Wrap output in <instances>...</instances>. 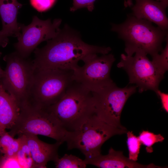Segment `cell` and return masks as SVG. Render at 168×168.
<instances>
[{"label": "cell", "instance_id": "cell-17", "mask_svg": "<svg viewBox=\"0 0 168 168\" xmlns=\"http://www.w3.org/2000/svg\"><path fill=\"white\" fill-rule=\"evenodd\" d=\"M21 145L16 156L21 168H34L33 162L30 150L24 134L18 135Z\"/></svg>", "mask_w": 168, "mask_h": 168}, {"label": "cell", "instance_id": "cell-18", "mask_svg": "<svg viewBox=\"0 0 168 168\" xmlns=\"http://www.w3.org/2000/svg\"><path fill=\"white\" fill-rule=\"evenodd\" d=\"M57 168H85L86 164L84 160L71 154H65L55 162Z\"/></svg>", "mask_w": 168, "mask_h": 168}, {"label": "cell", "instance_id": "cell-7", "mask_svg": "<svg viewBox=\"0 0 168 168\" xmlns=\"http://www.w3.org/2000/svg\"><path fill=\"white\" fill-rule=\"evenodd\" d=\"M6 63L0 83L15 100L19 107L26 102L35 71L32 61L15 51L3 58Z\"/></svg>", "mask_w": 168, "mask_h": 168}, {"label": "cell", "instance_id": "cell-14", "mask_svg": "<svg viewBox=\"0 0 168 168\" xmlns=\"http://www.w3.org/2000/svg\"><path fill=\"white\" fill-rule=\"evenodd\" d=\"M87 165L90 164L100 168H161L153 164H141L125 156L122 152L116 151L110 147L108 153L101 154L91 159L84 160Z\"/></svg>", "mask_w": 168, "mask_h": 168}, {"label": "cell", "instance_id": "cell-12", "mask_svg": "<svg viewBox=\"0 0 168 168\" xmlns=\"http://www.w3.org/2000/svg\"><path fill=\"white\" fill-rule=\"evenodd\" d=\"M23 134L30 151L34 168H46L48 162H55L59 158L58 150L62 142H56L53 144H49L40 140L36 135Z\"/></svg>", "mask_w": 168, "mask_h": 168}, {"label": "cell", "instance_id": "cell-6", "mask_svg": "<svg viewBox=\"0 0 168 168\" xmlns=\"http://www.w3.org/2000/svg\"><path fill=\"white\" fill-rule=\"evenodd\" d=\"M127 129L110 125L100 119L94 113L78 129L70 132L66 142L67 149H77L84 155L85 160L101 154L104 143L112 136L126 133Z\"/></svg>", "mask_w": 168, "mask_h": 168}, {"label": "cell", "instance_id": "cell-13", "mask_svg": "<svg viewBox=\"0 0 168 168\" xmlns=\"http://www.w3.org/2000/svg\"><path fill=\"white\" fill-rule=\"evenodd\" d=\"M132 8L133 15L140 19L147 20L157 25L163 30H167L168 19L166 8L161 2L154 0H135Z\"/></svg>", "mask_w": 168, "mask_h": 168}, {"label": "cell", "instance_id": "cell-25", "mask_svg": "<svg viewBox=\"0 0 168 168\" xmlns=\"http://www.w3.org/2000/svg\"><path fill=\"white\" fill-rule=\"evenodd\" d=\"M96 0H73V5L70 11L74 12L78 9L87 8L89 11L91 12L94 8V3Z\"/></svg>", "mask_w": 168, "mask_h": 168}, {"label": "cell", "instance_id": "cell-24", "mask_svg": "<svg viewBox=\"0 0 168 168\" xmlns=\"http://www.w3.org/2000/svg\"><path fill=\"white\" fill-rule=\"evenodd\" d=\"M15 138L6 131L0 135V153L5 155Z\"/></svg>", "mask_w": 168, "mask_h": 168}, {"label": "cell", "instance_id": "cell-31", "mask_svg": "<svg viewBox=\"0 0 168 168\" xmlns=\"http://www.w3.org/2000/svg\"><path fill=\"white\" fill-rule=\"evenodd\" d=\"M156 1L161 2L166 7L168 6V0H156Z\"/></svg>", "mask_w": 168, "mask_h": 168}, {"label": "cell", "instance_id": "cell-10", "mask_svg": "<svg viewBox=\"0 0 168 168\" xmlns=\"http://www.w3.org/2000/svg\"><path fill=\"white\" fill-rule=\"evenodd\" d=\"M93 54L82 60L84 64L73 71V80L92 91L96 92L114 82L110 76L112 64L115 60L112 54L98 56Z\"/></svg>", "mask_w": 168, "mask_h": 168}, {"label": "cell", "instance_id": "cell-15", "mask_svg": "<svg viewBox=\"0 0 168 168\" xmlns=\"http://www.w3.org/2000/svg\"><path fill=\"white\" fill-rule=\"evenodd\" d=\"M22 6L17 0H0V16L2 26L0 35L7 37L19 36L21 24L17 22V17Z\"/></svg>", "mask_w": 168, "mask_h": 168}, {"label": "cell", "instance_id": "cell-30", "mask_svg": "<svg viewBox=\"0 0 168 168\" xmlns=\"http://www.w3.org/2000/svg\"><path fill=\"white\" fill-rule=\"evenodd\" d=\"M2 54V53L0 52V57L1 56ZM4 70H2L0 67V82H1L2 78L4 76Z\"/></svg>", "mask_w": 168, "mask_h": 168}, {"label": "cell", "instance_id": "cell-8", "mask_svg": "<svg viewBox=\"0 0 168 168\" xmlns=\"http://www.w3.org/2000/svg\"><path fill=\"white\" fill-rule=\"evenodd\" d=\"M135 85L119 88L113 82L93 92L95 114L101 120L114 127L126 129L120 123L121 113L129 97L136 91Z\"/></svg>", "mask_w": 168, "mask_h": 168}, {"label": "cell", "instance_id": "cell-9", "mask_svg": "<svg viewBox=\"0 0 168 168\" xmlns=\"http://www.w3.org/2000/svg\"><path fill=\"white\" fill-rule=\"evenodd\" d=\"M135 53L134 56L121 54L117 67L125 71L128 76L129 83L134 84L139 92L151 90L156 93L164 76L158 71L145 52L138 50Z\"/></svg>", "mask_w": 168, "mask_h": 168}, {"label": "cell", "instance_id": "cell-5", "mask_svg": "<svg viewBox=\"0 0 168 168\" xmlns=\"http://www.w3.org/2000/svg\"><path fill=\"white\" fill-rule=\"evenodd\" d=\"M73 71L35 69L26 102L47 108L55 104L64 96L73 81Z\"/></svg>", "mask_w": 168, "mask_h": 168}, {"label": "cell", "instance_id": "cell-27", "mask_svg": "<svg viewBox=\"0 0 168 168\" xmlns=\"http://www.w3.org/2000/svg\"><path fill=\"white\" fill-rule=\"evenodd\" d=\"M161 100L162 107L167 113L168 112V94L161 92L159 89L156 92Z\"/></svg>", "mask_w": 168, "mask_h": 168}, {"label": "cell", "instance_id": "cell-26", "mask_svg": "<svg viewBox=\"0 0 168 168\" xmlns=\"http://www.w3.org/2000/svg\"><path fill=\"white\" fill-rule=\"evenodd\" d=\"M21 145V138L18 136L17 138L15 139L6 154L4 155L10 157L16 156L20 149Z\"/></svg>", "mask_w": 168, "mask_h": 168}, {"label": "cell", "instance_id": "cell-28", "mask_svg": "<svg viewBox=\"0 0 168 168\" xmlns=\"http://www.w3.org/2000/svg\"><path fill=\"white\" fill-rule=\"evenodd\" d=\"M9 40L7 37L0 35V46L2 47H5L8 44Z\"/></svg>", "mask_w": 168, "mask_h": 168}, {"label": "cell", "instance_id": "cell-20", "mask_svg": "<svg viewBox=\"0 0 168 168\" xmlns=\"http://www.w3.org/2000/svg\"><path fill=\"white\" fill-rule=\"evenodd\" d=\"M168 35L166 39V44L164 49L161 51V53L157 54L152 57L153 64L162 75L168 69Z\"/></svg>", "mask_w": 168, "mask_h": 168}, {"label": "cell", "instance_id": "cell-11", "mask_svg": "<svg viewBox=\"0 0 168 168\" xmlns=\"http://www.w3.org/2000/svg\"><path fill=\"white\" fill-rule=\"evenodd\" d=\"M61 22L60 19L52 22L50 19L43 20L34 16L29 25L21 24L18 41L14 45L16 51L22 57L28 58L40 43L51 40L58 34Z\"/></svg>", "mask_w": 168, "mask_h": 168}, {"label": "cell", "instance_id": "cell-19", "mask_svg": "<svg viewBox=\"0 0 168 168\" xmlns=\"http://www.w3.org/2000/svg\"><path fill=\"white\" fill-rule=\"evenodd\" d=\"M142 144L146 146V150L148 153L153 152V145L156 143L162 142L165 138L160 134H155L148 131L142 130L139 133L138 136Z\"/></svg>", "mask_w": 168, "mask_h": 168}, {"label": "cell", "instance_id": "cell-29", "mask_svg": "<svg viewBox=\"0 0 168 168\" xmlns=\"http://www.w3.org/2000/svg\"><path fill=\"white\" fill-rule=\"evenodd\" d=\"M133 4L132 0H124V6L125 7H131Z\"/></svg>", "mask_w": 168, "mask_h": 168}, {"label": "cell", "instance_id": "cell-2", "mask_svg": "<svg viewBox=\"0 0 168 168\" xmlns=\"http://www.w3.org/2000/svg\"><path fill=\"white\" fill-rule=\"evenodd\" d=\"M48 108L65 130L75 131L94 113L93 92L73 80L63 97Z\"/></svg>", "mask_w": 168, "mask_h": 168}, {"label": "cell", "instance_id": "cell-22", "mask_svg": "<svg viewBox=\"0 0 168 168\" xmlns=\"http://www.w3.org/2000/svg\"><path fill=\"white\" fill-rule=\"evenodd\" d=\"M31 6L40 12L46 11L50 8L56 0H30Z\"/></svg>", "mask_w": 168, "mask_h": 168}, {"label": "cell", "instance_id": "cell-1", "mask_svg": "<svg viewBox=\"0 0 168 168\" xmlns=\"http://www.w3.org/2000/svg\"><path fill=\"white\" fill-rule=\"evenodd\" d=\"M111 50L110 47L85 43L77 32L66 25L55 37L47 41L44 47L35 49L32 62L36 69L73 71L79 66L78 62L88 55L93 54H107Z\"/></svg>", "mask_w": 168, "mask_h": 168}, {"label": "cell", "instance_id": "cell-16", "mask_svg": "<svg viewBox=\"0 0 168 168\" xmlns=\"http://www.w3.org/2000/svg\"><path fill=\"white\" fill-rule=\"evenodd\" d=\"M20 108L13 98L0 83V135L10 129L19 115Z\"/></svg>", "mask_w": 168, "mask_h": 168}, {"label": "cell", "instance_id": "cell-23", "mask_svg": "<svg viewBox=\"0 0 168 168\" xmlns=\"http://www.w3.org/2000/svg\"><path fill=\"white\" fill-rule=\"evenodd\" d=\"M0 168H21L16 156L10 157L0 153Z\"/></svg>", "mask_w": 168, "mask_h": 168}, {"label": "cell", "instance_id": "cell-3", "mask_svg": "<svg viewBox=\"0 0 168 168\" xmlns=\"http://www.w3.org/2000/svg\"><path fill=\"white\" fill-rule=\"evenodd\" d=\"M111 30L124 41L125 51L128 56H132L138 50L152 57L158 54L162 50V42L168 35L167 30H163L154 26L152 22L133 15L128 16L122 24H112Z\"/></svg>", "mask_w": 168, "mask_h": 168}, {"label": "cell", "instance_id": "cell-21", "mask_svg": "<svg viewBox=\"0 0 168 168\" xmlns=\"http://www.w3.org/2000/svg\"><path fill=\"white\" fill-rule=\"evenodd\" d=\"M127 144L128 150V158L134 161L138 160L142 145L138 138L133 133V132L128 131L127 132Z\"/></svg>", "mask_w": 168, "mask_h": 168}, {"label": "cell", "instance_id": "cell-4", "mask_svg": "<svg viewBox=\"0 0 168 168\" xmlns=\"http://www.w3.org/2000/svg\"><path fill=\"white\" fill-rule=\"evenodd\" d=\"M19 108L18 118L8 132L12 136L26 134L40 135L62 143L66 142L70 132L63 127L48 108L26 103Z\"/></svg>", "mask_w": 168, "mask_h": 168}]
</instances>
